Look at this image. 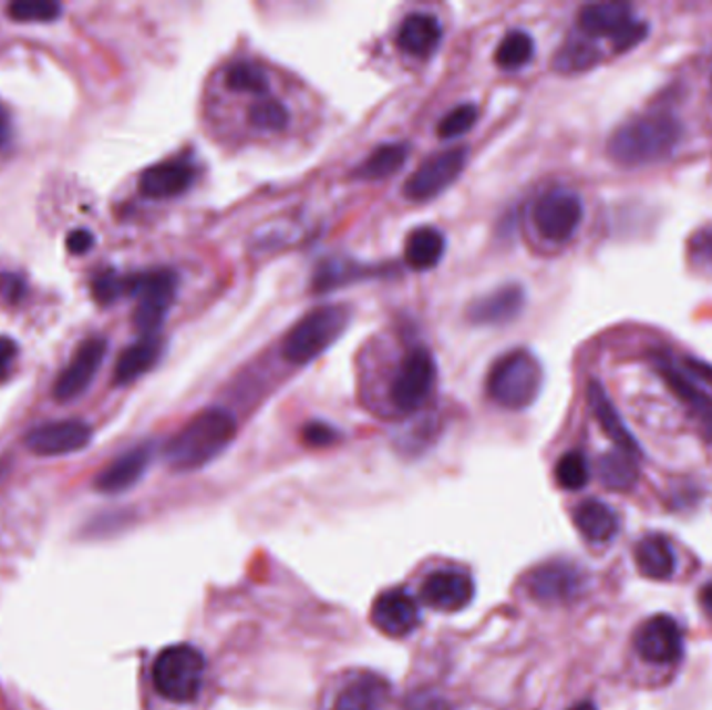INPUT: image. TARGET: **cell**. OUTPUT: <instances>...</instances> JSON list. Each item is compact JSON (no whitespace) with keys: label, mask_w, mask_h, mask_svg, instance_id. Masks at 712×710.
I'll use <instances>...</instances> for the list:
<instances>
[{"label":"cell","mask_w":712,"mask_h":710,"mask_svg":"<svg viewBox=\"0 0 712 710\" xmlns=\"http://www.w3.org/2000/svg\"><path fill=\"white\" fill-rule=\"evenodd\" d=\"M683 125L673 113L652 111L621 123L607 142V155L621 167L654 165L675 153Z\"/></svg>","instance_id":"1"},{"label":"cell","mask_w":712,"mask_h":710,"mask_svg":"<svg viewBox=\"0 0 712 710\" xmlns=\"http://www.w3.org/2000/svg\"><path fill=\"white\" fill-rule=\"evenodd\" d=\"M238 433L236 416L210 407L190 419L165 446V463L174 471H196L227 451Z\"/></svg>","instance_id":"2"},{"label":"cell","mask_w":712,"mask_h":710,"mask_svg":"<svg viewBox=\"0 0 712 710\" xmlns=\"http://www.w3.org/2000/svg\"><path fill=\"white\" fill-rule=\"evenodd\" d=\"M352 311L347 305H321L300 317L283 336L281 354L288 363L309 364L328 352L348 330Z\"/></svg>","instance_id":"3"},{"label":"cell","mask_w":712,"mask_h":710,"mask_svg":"<svg viewBox=\"0 0 712 710\" xmlns=\"http://www.w3.org/2000/svg\"><path fill=\"white\" fill-rule=\"evenodd\" d=\"M544 385V369L538 357L529 350H510L492 364L487 373L486 392L498 407L523 411L538 400Z\"/></svg>","instance_id":"4"},{"label":"cell","mask_w":712,"mask_h":710,"mask_svg":"<svg viewBox=\"0 0 712 710\" xmlns=\"http://www.w3.org/2000/svg\"><path fill=\"white\" fill-rule=\"evenodd\" d=\"M207 660L190 644H177L158 652L153 662V686L161 698L186 704L196 700L205 683Z\"/></svg>","instance_id":"5"},{"label":"cell","mask_w":712,"mask_h":710,"mask_svg":"<svg viewBox=\"0 0 712 710\" xmlns=\"http://www.w3.org/2000/svg\"><path fill=\"white\" fill-rule=\"evenodd\" d=\"M179 279L172 269H155L136 276H127V295L136 296L134 326L144 336H155L167 312L174 307Z\"/></svg>","instance_id":"6"},{"label":"cell","mask_w":712,"mask_h":710,"mask_svg":"<svg viewBox=\"0 0 712 710\" xmlns=\"http://www.w3.org/2000/svg\"><path fill=\"white\" fill-rule=\"evenodd\" d=\"M437 364L430 350L415 348L404 357L390 385V400L402 413L419 411L434 392Z\"/></svg>","instance_id":"7"},{"label":"cell","mask_w":712,"mask_h":710,"mask_svg":"<svg viewBox=\"0 0 712 710\" xmlns=\"http://www.w3.org/2000/svg\"><path fill=\"white\" fill-rule=\"evenodd\" d=\"M584 222V200L567 188L541 194L534 207V226L548 243H569Z\"/></svg>","instance_id":"8"},{"label":"cell","mask_w":712,"mask_h":710,"mask_svg":"<svg viewBox=\"0 0 712 710\" xmlns=\"http://www.w3.org/2000/svg\"><path fill=\"white\" fill-rule=\"evenodd\" d=\"M467 165L465 148L442 151L425 158L404 184V196L415 203H425L448 191L452 184L461 177Z\"/></svg>","instance_id":"9"},{"label":"cell","mask_w":712,"mask_h":710,"mask_svg":"<svg viewBox=\"0 0 712 710\" xmlns=\"http://www.w3.org/2000/svg\"><path fill=\"white\" fill-rule=\"evenodd\" d=\"M529 596L544 605L571 603L584 589V575L565 560H550L536 567L527 577Z\"/></svg>","instance_id":"10"},{"label":"cell","mask_w":712,"mask_h":710,"mask_svg":"<svg viewBox=\"0 0 712 710\" xmlns=\"http://www.w3.org/2000/svg\"><path fill=\"white\" fill-rule=\"evenodd\" d=\"M633 644L638 655L652 665L675 662L683 652V636L671 615H654L646 619L636 631Z\"/></svg>","instance_id":"11"},{"label":"cell","mask_w":712,"mask_h":710,"mask_svg":"<svg viewBox=\"0 0 712 710\" xmlns=\"http://www.w3.org/2000/svg\"><path fill=\"white\" fill-rule=\"evenodd\" d=\"M106 340L105 338H90L78 352L73 354L70 364L61 371V375L54 381L53 397L59 402H70L84 394L87 385L99 373L101 364L105 361Z\"/></svg>","instance_id":"12"},{"label":"cell","mask_w":712,"mask_h":710,"mask_svg":"<svg viewBox=\"0 0 712 710\" xmlns=\"http://www.w3.org/2000/svg\"><path fill=\"white\" fill-rule=\"evenodd\" d=\"M92 440V430L84 421L68 419L53 421L34 428L25 435L28 451L38 456H63L73 452L84 451Z\"/></svg>","instance_id":"13"},{"label":"cell","mask_w":712,"mask_h":710,"mask_svg":"<svg viewBox=\"0 0 712 710\" xmlns=\"http://www.w3.org/2000/svg\"><path fill=\"white\" fill-rule=\"evenodd\" d=\"M371 621L390 638H406L421 624V610L406 589H388L375 598Z\"/></svg>","instance_id":"14"},{"label":"cell","mask_w":712,"mask_h":710,"mask_svg":"<svg viewBox=\"0 0 712 710\" xmlns=\"http://www.w3.org/2000/svg\"><path fill=\"white\" fill-rule=\"evenodd\" d=\"M475 596L473 579L458 569H440L421 584V600L427 607L444 613H456L471 605Z\"/></svg>","instance_id":"15"},{"label":"cell","mask_w":712,"mask_h":710,"mask_svg":"<svg viewBox=\"0 0 712 710\" xmlns=\"http://www.w3.org/2000/svg\"><path fill=\"white\" fill-rule=\"evenodd\" d=\"M638 21L629 2H591L579 9L577 25L588 38H608L617 42Z\"/></svg>","instance_id":"16"},{"label":"cell","mask_w":712,"mask_h":710,"mask_svg":"<svg viewBox=\"0 0 712 710\" xmlns=\"http://www.w3.org/2000/svg\"><path fill=\"white\" fill-rule=\"evenodd\" d=\"M523 309H525V290L517 284H508L473 300L467 307V321L479 328H498L515 321Z\"/></svg>","instance_id":"17"},{"label":"cell","mask_w":712,"mask_h":710,"mask_svg":"<svg viewBox=\"0 0 712 710\" xmlns=\"http://www.w3.org/2000/svg\"><path fill=\"white\" fill-rule=\"evenodd\" d=\"M153 444H140L136 449L123 452L96 475L94 487L103 494H122L144 477V473L153 463Z\"/></svg>","instance_id":"18"},{"label":"cell","mask_w":712,"mask_h":710,"mask_svg":"<svg viewBox=\"0 0 712 710\" xmlns=\"http://www.w3.org/2000/svg\"><path fill=\"white\" fill-rule=\"evenodd\" d=\"M194 177H196L194 165L184 158L157 163L140 175V194L153 200L175 198L190 191Z\"/></svg>","instance_id":"19"},{"label":"cell","mask_w":712,"mask_h":710,"mask_svg":"<svg viewBox=\"0 0 712 710\" xmlns=\"http://www.w3.org/2000/svg\"><path fill=\"white\" fill-rule=\"evenodd\" d=\"M588 404H590L591 413L596 416L598 425L615 442V446L619 451L629 452V454L640 459L643 452L638 438L627 428L623 416L617 411V407L612 404V400L608 397L607 390H605V385L600 381L591 380L588 383Z\"/></svg>","instance_id":"20"},{"label":"cell","mask_w":712,"mask_h":710,"mask_svg":"<svg viewBox=\"0 0 712 710\" xmlns=\"http://www.w3.org/2000/svg\"><path fill=\"white\" fill-rule=\"evenodd\" d=\"M392 693L390 681L375 673H363L350 679L340 690L333 710H383Z\"/></svg>","instance_id":"21"},{"label":"cell","mask_w":712,"mask_h":710,"mask_svg":"<svg viewBox=\"0 0 712 710\" xmlns=\"http://www.w3.org/2000/svg\"><path fill=\"white\" fill-rule=\"evenodd\" d=\"M440 42H442V23L434 16L411 13L402 19L396 34L400 51L415 59H425L434 54Z\"/></svg>","instance_id":"22"},{"label":"cell","mask_w":712,"mask_h":710,"mask_svg":"<svg viewBox=\"0 0 712 710\" xmlns=\"http://www.w3.org/2000/svg\"><path fill=\"white\" fill-rule=\"evenodd\" d=\"M163 350H165V342H163V338L158 333H155V336H142L136 344L125 348L120 354L117 364H115L113 381L117 385H127V383L138 380L142 375H146L161 361Z\"/></svg>","instance_id":"23"},{"label":"cell","mask_w":712,"mask_h":710,"mask_svg":"<svg viewBox=\"0 0 712 710\" xmlns=\"http://www.w3.org/2000/svg\"><path fill=\"white\" fill-rule=\"evenodd\" d=\"M633 556H636L638 569L648 579L664 582V579H671L673 573L678 569L675 550H673L669 537H664L662 534L643 536L636 544Z\"/></svg>","instance_id":"24"},{"label":"cell","mask_w":712,"mask_h":710,"mask_svg":"<svg viewBox=\"0 0 712 710\" xmlns=\"http://www.w3.org/2000/svg\"><path fill=\"white\" fill-rule=\"evenodd\" d=\"M574 521L575 527L579 529L581 536L590 542H598V544H605L608 539H612L619 532L617 513L607 503L596 501V498H588V501L577 504Z\"/></svg>","instance_id":"25"},{"label":"cell","mask_w":712,"mask_h":710,"mask_svg":"<svg viewBox=\"0 0 712 710\" xmlns=\"http://www.w3.org/2000/svg\"><path fill=\"white\" fill-rule=\"evenodd\" d=\"M446 253V238L435 227H419L404 244L406 265L415 271H430Z\"/></svg>","instance_id":"26"},{"label":"cell","mask_w":712,"mask_h":710,"mask_svg":"<svg viewBox=\"0 0 712 710\" xmlns=\"http://www.w3.org/2000/svg\"><path fill=\"white\" fill-rule=\"evenodd\" d=\"M598 480L612 492H631L640 480L638 456L626 451H608L598 459Z\"/></svg>","instance_id":"27"},{"label":"cell","mask_w":712,"mask_h":710,"mask_svg":"<svg viewBox=\"0 0 712 710\" xmlns=\"http://www.w3.org/2000/svg\"><path fill=\"white\" fill-rule=\"evenodd\" d=\"M409 146L402 142H392L378 146L365 161L354 169V177L361 182H382L399 174L409 161Z\"/></svg>","instance_id":"28"},{"label":"cell","mask_w":712,"mask_h":710,"mask_svg":"<svg viewBox=\"0 0 712 710\" xmlns=\"http://www.w3.org/2000/svg\"><path fill=\"white\" fill-rule=\"evenodd\" d=\"M602 61V52L598 44L584 34H575L556 51L553 68L563 75H575L581 71H590Z\"/></svg>","instance_id":"29"},{"label":"cell","mask_w":712,"mask_h":710,"mask_svg":"<svg viewBox=\"0 0 712 710\" xmlns=\"http://www.w3.org/2000/svg\"><path fill=\"white\" fill-rule=\"evenodd\" d=\"M534 54H536L534 38L523 30H513L501 40L494 61L503 70H522L534 59Z\"/></svg>","instance_id":"30"},{"label":"cell","mask_w":712,"mask_h":710,"mask_svg":"<svg viewBox=\"0 0 712 710\" xmlns=\"http://www.w3.org/2000/svg\"><path fill=\"white\" fill-rule=\"evenodd\" d=\"M226 86L240 94L262 96L269 92V78L255 61H236L226 71Z\"/></svg>","instance_id":"31"},{"label":"cell","mask_w":712,"mask_h":710,"mask_svg":"<svg viewBox=\"0 0 712 710\" xmlns=\"http://www.w3.org/2000/svg\"><path fill=\"white\" fill-rule=\"evenodd\" d=\"M657 369H659L662 380L669 383V388H671L685 404H690L694 411H700L702 407H706V404L711 402V397H709L700 385H695L694 381L690 380L683 371H679L678 367L671 363V361L660 359V361H657Z\"/></svg>","instance_id":"32"},{"label":"cell","mask_w":712,"mask_h":710,"mask_svg":"<svg viewBox=\"0 0 712 710\" xmlns=\"http://www.w3.org/2000/svg\"><path fill=\"white\" fill-rule=\"evenodd\" d=\"M556 484L567 492H579L590 482V465L586 454L579 451L567 452L558 459L555 467Z\"/></svg>","instance_id":"33"},{"label":"cell","mask_w":712,"mask_h":710,"mask_svg":"<svg viewBox=\"0 0 712 710\" xmlns=\"http://www.w3.org/2000/svg\"><path fill=\"white\" fill-rule=\"evenodd\" d=\"M290 113L279 101H259L248 109V123L261 132H281L288 127Z\"/></svg>","instance_id":"34"},{"label":"cell","mask_w":712,"mask_h":710,"mask_svg":"<svg viewBox=\"0 0 712 710\" xmlns=\"http://www.w3.org/2000/svg\"><path fill=\"white\" fill-rule=\"evenodd\" d=\"M7 13L18 23H51L61 16V4L51 0H18L9 4Z\"/></svg>","instance_id":"35"},{"label":"cell","mask_w":712,"mask_h":710,"mask_svg":"<svg viewBox=\"0 0 712 710\" xmlns=\"http://www.w3.org/2000/svg\"><path fill=\"white\" fill-rule=\"evenodd\" d=\"M477 117H479V111L475 104H458L442 117V122L437 123V136L442 140L458 138L469 132L477 123Z\"/></svg>","instance_id":"36"},{"label":"cell","mask_w":712,"mask_h":710,"mask_svg":"<svg viewBox=\"0 0 712 710\" xmlns=\"http://www.w3.org/2000/svg\"><path fill=\"white\" fill-rule=\"evenodd\" d=\"M92 295L99 305H111L117 298L127 295V278H123L115 271H103L99 278L92 281Z\"/></svg>","instance_id":"37"},{"label":"cell","mask_w":712,"mask_h":710,"mask_svg":"<svg viewBox=\"0 0 712 710\" xmlns=\"http://www.w3.org/2000/svg\"><path fill=\"white\" fill-rule=\"evenodd\" d=\"M338 438H340V432L333 430L331 425L323 423V421H313V423L305 425V430H302L305 444H309V446H313V449L331 446V444L338 442Z\"/></svg>","instance_id":"38"},{"label":"cell","mask_w":712,"mask_h":710,"mask_svg":"<svg viewBox=\"0 0 712 710\" xmlns=\"http://www.w3.org/2000/svg\"><path fill=\"white\" fill-rule=\"evenodd\" d=\"M690 255L702 267H712V226L695 231L690 240Z\"/></svg>","instance_id":"39"},{"label":"cell","mask_w":712,"mask_h":710,"mask_svg":"<svg viewBox=\"0 0 712 710\" xmlns=\"http://www.w3.org/2000/svg\"><path fill=\"white\" fill-rule=\"evenodd\" d=\"M402 710H451V707L437 693L417 692L404 702Z\"/></svg>","instance_id":"40"},{"label":"cell","mask_w":712,"mask_h":710,"mask_svg":"<svg viewBox=\"0 0 712 710\" xmlns=\"http://www.w3.org/2000/svg\"><path fill=\"white\" fill-rule=\"evenodd\" d=\"M65 244H68L71 255H75V257L86 255L87 250L94 246V236L87 229H75L68 236Z\"/></svg>","instance_id":"41"},{"label":"cell","mask_w":712,"mask_h":710,"mask_svg":"<svg viewBox=\"0 0 712 710\" xmlns=\"http://www.w3.org/2000/svg\"><path fill=\"white\" fill-rule=\"evenodd\" d=\"M16 357H18V344L11 338L0 336V381L7 380Z\"/></svg>","instance_id":"42"},{"label":"cell","mask_w":712,"mask_h":710,"mask_svg":"<svg viewBox=\"0 0 712 710\" xmlns=\"http://www.w3.org/2000/svg\"><path fill=\"white\" fill-rule=\"evenodd\" d=\"M683 369L694 375L698 381H706V383H712V364L704 363L700 359H694V357H685L683 359Z\"/></svg>","instance_id":"43"},{"label":"cell","mask_w":712,"mask_h":710,"mask_svg":"<svg viewBox=\"0 0 712 710\" xmlns=\"http://www.w3.org/2000/svg\"><path fill=\"white\" fill-rule=\"evenodd\" d=\"M695 415H698V421H700V432L704 435V440H709L712 444V400L706 407H702L700 411H695Z\"/></svg>","instance_id":"44"},{"label":"cell","mask_w":712,"mask_h":710,"mask_svg":"<svg viewBox=\"0 0 712 710\" xmlns=\"http://www.w3.org/2000/svg\"><path fill=\"white\" fill-rule=\"evenodd\" d=\"M11 142V122L9 115L4 111V106L0 104V151Z\"/></svg>","instance_id":"45"},{"label":"cell","mask_w":712,"mask_h":710,"mask_svg":"<svg viewBox=\"0 0 712 710\" xmlns=\"http://www.w3.org/2000/svg\"><path fill=\"white\" fill-rule=\"evenodd\" d=\"M702 598H704V605H706V608L711 610L712 615V584L711 586H706V589H704V596H702Z\"/></svg>","instance_id":"46"},{"label":"cell","mask_w":712,"mask_h":710,"mask_svg":"<svg viewBox=\"0 0 712 710\" xmlns=\"http://www.w3.org/2000/svg\"><path fill=\"white\" fill-rule=\"evenodd\" d=\"M571 710H598V709H596V704H594V702H590V700H584V702H579V704H575L574 709Z\"/></svg>","instance_id":"47"}]
</instances>
